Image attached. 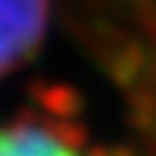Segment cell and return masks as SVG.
Here are the masks:
<instances>
[{"label": "cell", "instance_id": "6da1fadb", "mask_svg": "<svg viewBox=\"0 0 156 156\" xmlns=\"http://www.w3.org/2000/svg\"><path fill=\"white\" fill-rule=\"evenodd\" d=\"M0 156H111L57 117H12L0 123Z\"/></svg>", "mask_w": 156, "mask_h": 156}, {"label": "cell", "instance_id": "7a4b0ae2", "mask_svg": "<svg viewBox=\"0 0 156 156\" xmlns=\"http://www.w3.org/2000/svg\"><path fill=\"white\" fill-rule=\"evenodd\" d=\"M48 15L51 0H0V81L36 54Z\"/></svg>", "mask_w": 156, "mask_h": 156}]
</instances>
